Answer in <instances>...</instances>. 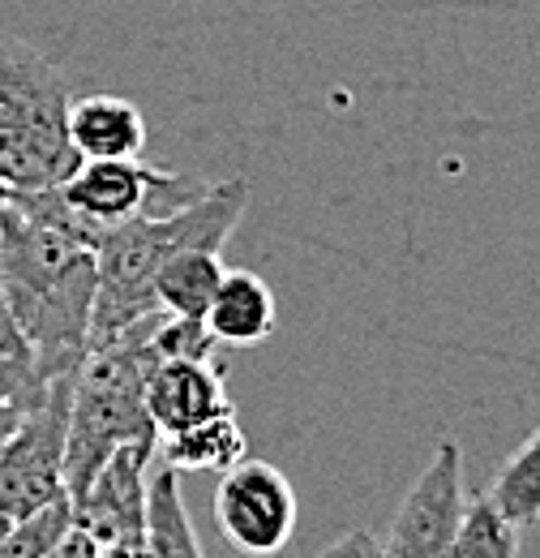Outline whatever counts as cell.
<instances>
[{
    "mask_svg": "<svg viewBox=\"0 0 540 558\" xmlns=\"http://www.w3.org/2000/svg\"><path fill=\"white\" fill-rule=\"evenodd\" d=\"M519 524L506 520L489 494H468V511L451 558H519Z\"/></svg>",
    "mask_w": 540,
    "mask_h": 558,
    "instance_id": "cell-18",
    "label": "cell"
},
{
    "mask_svg": "<svg viewBox=\"0 0 540 558\" xmlns=\"http://www.w3.org/2000/svg\"><path fill=\"white\" fill-rule=\"evenodd\" d=\"M318 558H386V555H382V542L369 529H352L339 542H331Z\"/></svg>",
    "mask_w": 540,
    "mask_h": 558,
    "instance_id": "cell-20",
    "label": "cell"
},
{
    "mask_svg": "<svg viewBox=\"0 0 540 558\" xmlns=\"http://www.w3.org/2000/svg\"><path fill=\"white\" fill-rule=\"evenodd\" d=\"M146 413L155 421L159 438L189 429L206 417H219L232 409L228 387H223V365L214 356H168L155 361L146 374Z\"/></svg>",
    "mask_w": 540,
    "mask_h": 558,
    "instance_id": "cell-10",
    "label": "cell"
},
{
    "mask_svg": "<svg viewBox=\"0 0 540 558\" xmlns=\"http://www.w3.org/2000/svg\"><path fill=\"white\" fill-rule=\"evenodd\" d=\"M146 542L155 558H202L198 533L189 524V511L181 502L176 469H155L150 473V502H146Z\"/></svg>",
    "mask_w": 540,
    "mask_h": 558,
    "instance_id": "cell-15",
    "label": "cell"
},
{
    "mask_svg": "<svg viewBox=\"0 0 540 558\" xmlns=\"http://www.w3.org/2000/svg\"><path fill=\"white\" fill-rule=\"evenodd\" d=\"M202 323L219 344H232V349L262 344L279 323L274 292H270L267 279L254 276V271H223Z\"/></svg>",
    "mask_w": 540,
    "mask_h": 558,
    "instance_id": "cell-12",
    "label": "cell"
},
{
    "mask_svg": "<svg viewBox=\"0 0 540 558\" xmlns=\"http://www.w3.org/2000/svg\"><path fill=\"white\" fill-rule=\"evenodd\" d=\"M219 533L249 558L279 555L296 533V489L267 460H241L223 473L214 494Z\"/></svg>",
    "mask_w": 540,
    "mask_h": 558,
    "instance_id": "cell-8",
    "label": "cell"
},
{
    "mask_svg": "<svg viewBox=\"0 0 540 558\" xmlns=\"http://www.w3.org/2000/svg\"><path fill=\"white\" fill-rule=\"evenodd\" d=\"M219 279H223L219 250H181V254H172V258L159 267V276H155V296H159V305H163L168 314L206 318Z\"/></svg>",
    "mask_w": 540,
    "mask_h": 558,
    "instance_id": "cell-14",
    "label": "cell"
},
{
    "mask_svg": "<svg viewBox=\"0 0 540 558\" xmlns=\"http://www.w3.org/2000/svg\"><path fill=\"white\" fill-rule=\"evenodd\" d=\"M44 391H48V378L39 374V361H35V352L4 301V288H0V396H9L22 409H35L44 400Z\"/></svg>",
    "mask_w": 540,
    "mask_h": 558,
    "instance_id": "cell-17",
    "label": "cell"
},
{
    "mask_svg": "<svg viewBox=\"0 0 540 558\" xmlns=\"http://www.w3.org/2000/svg\"><path fill=\"white\" fill-rule=\"evenodd\" d=\"M57 190L65 207L77 215V223L86 228L90 245H99L108 228L142 215H172L198 203L210 185L198 177L163 172L142 155H125V159H82Z\"/></svg>",
    "mask_w": 540,
    "mask_h": 558,
    "instance_id": "cell-5",
    "label": "cell"
},
{
    "mask_svg": "<svg viewBox=\"0 0 540 558\" xmlns=\"http://www.w3.org/2000/svg\"><path fill=\"white\" fill-rule=\"evenodd\" d=\"M95 555H99V542H95V537H86V533L69 520V529L52 542V550H48L44 558H95Z\"/></svg>",
    "mask_w": 540,
    "mask_h": 558,
    "instance_id": "cell-21",
    "label": "cell"
},
{
    "mask_svg": "<svg viewBox=\"0 0 540 558\" xmlns=\"http://www.w3.org/2000/svg\"><path fill=\"white\" fill-rule=\"evenodd\" d=\"M159 442H130L108 456V464L90 477V486L69 498V520L95 537L99 546L125 542L146 533V502H150V460Z\"/></svg>",
    "mask_w": 540,
    "mask_h": 558,
    "instance_id": "cell-9",
    "label": "cell"
},
{
    "mask_svg": "<svg viewBox=\"0 0 540 558\" xmlns=\"http://www.w3.org/2000/svg\"><path fill=\"white\" fill-rule=\"evenodd\" d=\"M468 511V489H464V447L446 434L438 438L425 473L404 494L391 533L382 542L386 558H451L459 524Z\"/></svg>",
    "mask_w": 540,
    "mask_h": 558,
    "instance_id": "cell-7",
    "label": "cell"
},
{
    "mask_svg": "<svg viewBox=\"0 0 540 558\" xmlns=\"http://www.w3.org/2000/svg\"><path fill=\"white\" fill-rule=\"evenodd\" d=\"M4 529H9V524H4V511H0V533H4Z\"/></svg>",
    "mask_w": 540,
    "mask_h": 558,
    "instance_id": "cell-25",
    "label": "cell"
},
{
    "mask_svg": "<svg viewBox=\"0 0 540 558\" xmlns=\"http://www.w3.org/2000/svg\"><path fill=\"white\" fill-rule=\"evenodd\" d=\"M22 417H26V409H22V404H13L9 396H0V447L13 438V429L22 425Z\"/></svg>",
    "mask_w": 540,
    "mask_h": 558,
    "instance_id": "cell-23",
    "label": "cell"
},
{
    "mask_svg": "<svg viewBox=\"0 0 540 558\" xmlns=\"http://www.w3.org/2000/svg\"><path fill=\"white\" fill-rule=\"evenodd\" d=\"M69 400L73 374L48 383L44 400L26 409L13 438L0 447V511L4 524L30 520L57 502H69L65 486V442H69Z\"/></svg>",
    "mask_w": 540,
    "mask_h": 558,
    "instance_id": "cell-6",
    "label": "cell"
},
{
    "mask_svg": "<svg viewBox=\"0 0 540 558\" xmlns=\"http://www.w3.org/2000/svg\"><path fill=\"white\" fill-rule=\"evenodd\" d=\"M245 207H249V185L223 181V185H210L198 203L172 210V215H142V219L108 228L95 245L99 288H95L90 344L163 310L155 296L159 267L181 250H223V241L241 223Z\"/></svg>",
    "mask_w": 540,
    "mask_h": 558,
    "instance_id": "cell-2",
    "label": "cell"
},
{
    "mask_svg": "<svg viewBox=\"0 0 540 558\" xmlns=\"http://www.w3.org/2000/svg\"><path fill=\"white\" fill-rule=\"evenodd\" d=\"M159 314V310H155ZM155 314L130 323L125 331L90 344L77 374H73V400H69V442H65V486L77 498L90 486V477L108 464L116 447L130 442H159V429L146 413V374L155 365L150 327Z\"/></svg>",
    "mask_w": 540,
    "mask_h": 558,
    "instance_id": "cell-3",
    "label": "cell"
},
{
    "mask_svg": "<svg viewBox=\"0 0 540 558\" xmlns=\"http://www.w3.org/2000/svg\"><path fill=\"white\" fill-rule=\"evenodd\" d=\"M69 529V502H57L30 520H17L0 533V558H44Z\"/></svg>",
    "mask_w": 540,
    "mask_h": 558,
    "instance_id": "cell-19",
    "label": "cell"
},
{
    "mask_svg": "<svg viewBox=\"0 0 540 558\" xmlns=\"http://www.w3.org/2000/svg\"><path fill=\"white\" fill-rule=\"evenodd\" d=\"M95 558H155V550H150V542H146V533H142V537H125V542L99 546Z\"/></svg>",
    "mask_w": 540,
    "mask_h": 558,
    "instance_id": "cell-22",
    "label": "cell"
},
{
    "mask_svg": "<svg viewBox=\"0 0 540 558\" xmlns=\"http://www.w3.org/2000/svg\"><path fill=\"white\" fill-rule=\"evenodd\" d=\"M69 146L77 159H125L146 146V117L121 95H82L69 104Z\"/></svg>",
    "mask_w": 540,
    "mask_h": 558,
    "instance_id": "cell-11",
    "label": "cell"
},
{
    "mask_svg": "<svg viewBox=\"0 0 540 558\" xmlns=\"http://www.w3.org/2000/svg\"><path fill=\"white\" fill-rule=\"evenodd\" d=\"M0 288L52 383L77 374L95 323V245L61 190H9L0 210Z\"/></svg>",
    "mask_w": 540,
    "mask_h": 558,
    "instance_id": "cell-1",
    "label": "cell"
},
{
    "mask_svg": "<svg viewBox=\"0 0 540 558\" xmlns=\"http://www.w3.org/2000/svg\"><path fill=\"white\" fill-rule=\"evenodd\" d=\"M69 82L35 44L0 31V185L52 190L82 163L69 146Z\"/></svg>",
    "mask_w": 540,
    "mask_h": 558,
    "instance_id": "cell-4",
    "label": "cell"
},
{
    "mask_svg": "<svg viewBox=\"0 0 540 558\" xmlns=\"http://www.w3.org/2000/svg\"><path fill=\"white\" fill-rule=\"evenodd\" d=\"M4 198H9V190H4V185H0V210H4Z\"/></svg>",
    "mask_w": 540,
    "mask_h": 558,
    "instance_id": "cell-24",
    "label": "cell"
},
{
    "mask_svg": "<svg viewBox=\"0 0 540 558\" xmlns=\"http://www.w3.org/2000/svg\"><path fill=\"white\" fill-rule=\"evenodd\" d=\"M493 507L515 520L519 529H532L540 520V429L498 469L493 486L484 489Z\"/></svg>",
    "mask_w": 540,
    "mask_h": 558,
    "instance_id": "cell-16",
    "label": "cell"
},
{
    "mask_svg": "<svg viewBox=\"0 0 540 558\" xmlns=\"http://www.w3.org/2000/svg\"><path fill=\"white\" fill-rule=\"evenodd\" d=\"M245 456H249V442H245V429L236 421V409L163 438V464L176 473H228Z\"/></svg>",
    "mask_w": 540,
    "mask_h": 558,
    "instance_id": "cell-13",
    "label": "cell"
}]
</instances>
